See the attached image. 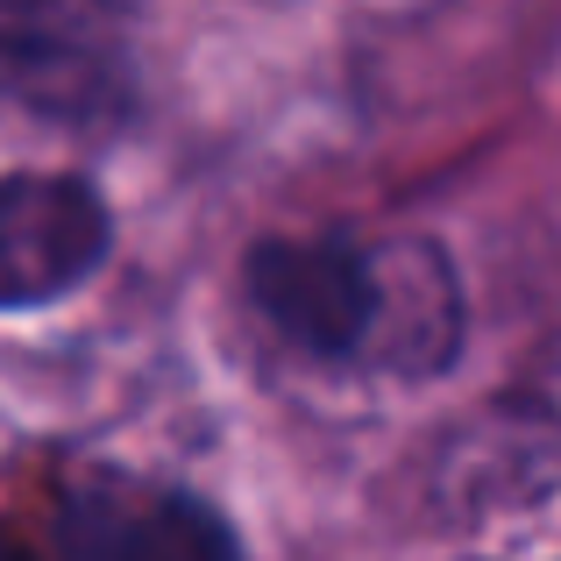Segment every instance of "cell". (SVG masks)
Segmentation results:
<instances>
[{
  "instance_id": "obj_5",
  "label": "cell",
  "mask_w": 561,
  "mask_h": 561,
  "mask_svg": "<svg viewBox=\"0 0 561 561\" xmlns=\"http://www.w3.org/2000/svg\"><path fill=\"white\" fill-rule=\"evenodd\" d=\"M0 561H36V554H28V540L14 534V526H0Z\"/></svg>"
},
{
  "instance_id": "obj_1",
  "label": "cell",
  "mask_w": 561,
  "mask_h": 561,
  "mask_svg": "<svg viewBox=\"0 0 561 561\" xmlns=\"http://www.w3.org/2000/svg\"><path fill=\"white\" fill-rule=\"evenodd\" d=\"M242 306L285 356L320 370L426 383L462 356V285L426 234H263L242 256Z\"/></svg>"
},
{
  "instance_id": "obj_3",
  "label": "cell",
  "mask_w": 561,
  "mask_h": 561,
  "mask_svg": "<svg viewBox=\"0 0 561 561\" xmlns=\"http://www.w3.org/2000/svg\"><path fill=\"white\" fill-rule=\"evenodd\" d=\"M0 93L65 128H114L136 107L122 28L79 8H0Z\"/></svg>"
},
{
  "instance_id": "obj_6",
  "label": "cell",
  "mask_w": 561,
  "mask_h": 561,
  "mask_svg": "<svg viewBox=\"0 0 561 561\" xmlns=\"http://www.w3.org/2000/svg\"><path fill=\"white\" fill-rule=\"evenodd\" d=\"M462 561H483V554H462Z\"/></svg>"
},
{
  "instance_id": "obj_2",
  "label": "cell",
  "mask_w": 561,
  "mask_h": 561,
  "mask_svg": "<svg viewBox=\"0 0 561 561\" xmlns=\"http://www.w3.org/2000/svg\"><path fill=\"white\" fill-rule=\"evenodd\" d=\"M57 554L65 561H249L234 519L214 497L122 462H93L65 483Z\"/></svg>"
},
{
  "instance_id": "obj_4",
  "label": "cell",
  "mask_w": 561,
  "mask_h": 561,
  "mask_svg": "<svg viewBox=\"0 0 561 561\" xmlns=\"http://www.w3.org/2000/svg\"><path fill=\"white\" fill-rule=\"evenodd\" d=\"M114 256V206L79 171L0 179V313H43L71 299Z\"/></svg>"
}]
</instances>
